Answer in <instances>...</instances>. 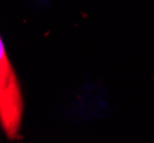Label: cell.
<instances>
[{"label":"cell","instance_id":"cell-1","mask_svg":"<svg viewBox=\"0 0 154 143\" xmlns=\"http://www.w3.org/2000/svg\"><path fill=\"white\" fill-rule=\"evenodd\" d=\"M108 110L106 95L96 85H85L77 95L75 103L69 107L68 112L79 119H92L101 117Z\"/></svg>","mask_w":154,"mask_h":143},{"label":"cell","instance_id":"cell-2","mask_svg":"<svg viewBox=\"0 0 154 143\" xmlns=\"http://www.w3.org/2000/svg\"><path fill=\"white\" fill-rule=\"evenodd\" d=\"M7 70V77L4 76L2 77L7 80V95L2 94V98H7V109L5 111H2V124L5 126L7 132H15L17 130V126L20 124V117H21V101H20V92L19 87H17V81L14 77V74L12 73V76H9L11 66L8 64ZM2 105V108L5 107Z\"/></svg>","mask_w":154,"mask_h":143},{"label":"cell","instance_id":"cell-3","mask_svg":"<svg viewBox=\"0 0 154 143\" xmlns=\"http://www.w3.org/2000/svg\"><path fill=\"white\" fill-rule=\"evenodd\" d=\"M35 1V5L38 7V8H46V7L51 6L52 0H33Z\"/></svg>","mask_w":154,"mask_h":143}]
</instances>
